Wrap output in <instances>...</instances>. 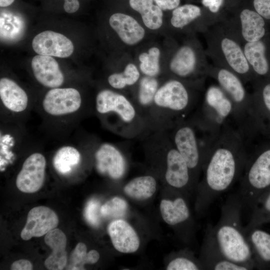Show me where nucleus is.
Returning a JSON list of instances; mask_svg holds the SVG:
<instances>
[{"instance_id": "f03ea898", "label": "nucleus", "mask_w": 270, "mask_h": 270, "mask_svg": "<svg viewBox=\"0 0 270 270\" xmlns=\"http://www.w3.org/2000/svg\"><path fill=\"white\" fill-rule=\"evenodd\" d=\"M203 84L172 77L160 84L154 98L150 132L168 130L188 118L202 98Z\"/></svg>"}, {"instance_id": "39448f33", "label": "nucleus", "mask_w": 270, "mask_h": 270, "mask_svg": "<svg viewBox=\"0 0 270 270\" xmlns=\"http://www.w3.org/2000/svg\"><path fill=\"white\" fill-rule=\"evenodd\" d=\"M94 108L104 124L122 137L142 138L148 134L132 100L122 92L108 88L100 90Z\"/></svg>"}, {"instance_id": "f8f14e48", "label": "nucleus", "mask_w": 270, "mask_h": 270, "mask_svg": "<svg viewBox=\"0 0 270 270\" xmlns=\"http://www.w3.org/2000/svg\"><path fill=\"white\" fill-rule=\"evenodd\" d=\"M82 100L78 90L72 88H50L42 102L43 111L54 118L72 115L82 108Z\"/></svg>"}, {"instance_id": "72a5a7b5", "label": "nucleus", "mask_w": 270, "mask_h": 270, "mask_svg": "<svg viewBox=\"0 0 270 270\" xmlns=\"http://www.w3.org/2000/svg\"><path fill=\"white\" fill-rule=\"evenodd\" d=\"M160 54V49L153 46L139 56L140 71L144 76L157 78L159 75Z\"/></svg>"}, {"instance_id": "dca6fc26", "label": "nucleus", "mask_w": 270, "mask_h": 270, "mask_svg": "<svg viewBox=\"0 0 270 270\" xmlns=\"http://www.w3.org/2000/svg\"><path fill=\"white\" fill-rule=\"evenodd\" d=\"M58 218L56 212L44 206L33 208L28 213L26 222L20 233L21 238L28 240L40 237L56 228Z\"/></svg>"}, {"instance_id": "7c9ffc66", "label": "nucleus", "mask_w": 270, "mask_h": 270, "mask_svg": "<svg viewBox=\"0 0 270 270\" xmlns=\"http://www.w3.org/2000/svg\"><path fill=\"white\" fill-rule=\"evenodd\" d=\"M100 256V254L97 250H92L88 252L86 245L84 243L79 242L71 254L66 270H86L84 266L86 264L97 262Z\"/></svg>"}, {"instance_id": "9b49d317", "label": "nucleus", "mask_w": 270, "mask_h": 270, "mask_svg": "<svg viewBox=\"0 0 270 270\" xmlns=\"http://www.w3.org/2000/svg\"><path fill=\"white\" fill-rule=\"evenodd\" d=\"M208 64L200 63L199 56L190 45L180 47L169 64L172 78L190 82H204Z\"/></svg>"}, {"instance_id": "c03bdc74", "label": "nucleus", "mask_w": 270, "mask_h": 270, "mask_svg": "<svg viewBox=\"0 0 270 270\" xmlns=\"http://www.w3.org/2000/svg\"><path fill=\"white\" fill-rule=\"evenodd\" d=\"M14 0H0V7H6L12 4Z\"/></svg>"}, {"instance_id": "79ce46f5", "label": "nucleus", "mask_w": 270, "mask_h": 270, "mask_svg": "<svg viewBox=\"0 0 270 270\" xmlns=\"http://www.w3.org/2000/svg\"><path fill=\"white\" fill-rule=\"evenodd\" d=\"M224 0H202L203 5L208 8L212 13H216L223 3Z\"/></svg>"}, {"instance_id": "ddd939ff", "label": "nucleus", "mask_w": 270, "mask_h": 270, "mask_svg": "<svg viewBox=\"0 0 270 270\" xmlns=\"http://www.w3.org/2000/svg\"><path fill=\"white\" fill-rule=\"evenodd\" d=\"M98 172L112 180L122 178L126 170V161L123 152L117 146L104 142L96 146L94 152Z\"/></svg>"}, {"instance_id": "a19ab883", "label": "nucleus", "mask_w": 270, "mask_h": 270, "mask_svg": "<svg viewBox=\"0 0 270 270\" xmlns=\"http://www.w3.org/2000/svg\"><path fill=\"white\" fill-rule=\"evenodd\" d=\"M33 266L30 261L21 259L14 262L10 267L12 270H31Z\"/></svg>"}, {"instance_id": "4c0bfd02", "label": "nucleus", "mask_w": 270, "mask_h": 270, "mask_svg": "<svg viewBox=\"0 0 270 270\" xmlns=\"http://www.w3.org/2000/svg\"><path fill=\"white\" fill-rule=\"evenodd\" d=\"M256 11L264 18L270 20V0H254Z\"/></svg>"}, {"instance_id": "58836bf2", "label": "nucleus", "mask_w": 270, "mask_h": 270, "mask_svg": "<svg viewBox=\"0 0 270 270\" xmlns=\"http://www.w3.org/2000/svg\"><path fill=\"white\" fill-rule=\"evenodd\" d=\"M260 98L263 108L270 114V83L263 86L260 93Z\"/></svg>"}, {"instance_id": "4468645a", "label": "nucleus", "mask_w": 270, "mask_h": 270, "mask_svg": "<svg viewBox=\"0 0 270 270\" xmlns=\"http://www.w3.org/2000/svg\"><path fill=\"white\" fill-rule=\"evenodd\" d=\"M46 160L40 152L30 154L24 161L16 178L17 188L24 193H34L42 186L46 176Z\"/></svg>"}, {"instance_id": "c9c22d12", "label": "nucleus", "mask_w": 270, "mask_h": 270, "mask_svg": "<svg viewBox=\"0 0 270 270\" xmlns=\"http://www.w3.org/2000/svg\"><path fill=\"white\" fill-rule=\"evenodd\" d=\"M127 208V203L124 200L114 197L100 207V214L106 218H118L126 213Z\"/></svg>"}, {"instance_id": "c85d7f7f", "label": "nucleus", "mask_w": 270, "mask_h": 270, "mask_svg": "<svg viewBox=\"0 0 270 270\" xmlns=\"http://www.w3.org/2000/svg\"><path fill=\"white\" fill-rule=\"evenodd\" d=\"M130 7L139 12L144 24L149 29L160 28L163 23V13L154 0H129Z\"/></svg>"}, {"instance_id": "aec40b11", "label": "nucleus", "mask_w": 270, "mask_h": 270, "mask_svg": "<svg viewBox=\"0 0 270 270\" xmlns=\"http://www.w3.org/2000/svg\"><path fill=\"white\" fill-rule=\"evenodd\" d=\"M31 66L36 79L42 86L53 88L63 84L64 75L58 62L51 56L36 55L32 58Z\"/></svg>"}, {"instance_id": "423d86ee", "label": "nucleus", "mask_w": 270, "mask_h": 270, "mask_svg": "<svg viewBox=\"0 0 270 270\" xmlns=\"http://www.w3.org/2000/svg\"><path fill=\"white\" fill-rule=\"evenodd\" d=\"M168 132L198 186L216 139L196 127L189 118L178 122Z\"/></svg>"}, {"instance_id": "393cba45", "label": "nucleus", "mask_w": 270, "mask_h": 270, "mask_svg": "<svg viewBox=\"0 0 270 270\" xmlns=\"http://www.w3.org/2000/svg\"><path fill=\"white\" fill-rule=\"evenodd\" d=\"M254 266L270 263V234L256 228L246 233Z\"/></svg>"}, {"instance_id": "6e6552de", "label": "nucleus", "mask_w": 270, "mask_h": 270, "mask_svg": "<svg viewBox=\"0 0 270 270\" xmlns=\"http://www.w3.org/2000/svg\"><path fill=\"white\" fill-rule=\"evenodd\" d=\"M270 186V148L248 158L237 194L244 208H252L262 192Z\"/></svg>"}, {"instance_id": "20e7f679", "label": "nucleus", "mask_w": 270, "mask_h": 270, "mask_svg": "<svg viewBox=\"0 0 270 270\" xmlns=\"http://www.w3.org/2000/svg\"><path fill=\"white\" fill-rule=\"evenodd\" d=\"M242 202L237 194L230 196L221 208L220 218L209 225L222 252L230 260L252 268L254 262L241 219Z\"/></svg>"}, {"instance_id": "bb28decb", "label": "nucleus", "mask_w": 270, "mask_h": 270, "mask_svg": "<svg viewBox=\"0 0 270 270\" xmlns=\"http://www.w3.org/2000/svg\"><path fill=\"white\" fill-rule=\"evenodd\" d=\"M157 181L152 175L136 177L128 182L124 186V194L136 200H144L151 198L156 192Z\"/></svg>"}, {"instance_id": "cd10ccee", "label": "nucleus", "mask_w": 270, "mask_h": 270, "mask_svg": "<svg viewBox=\"0 0 270 270\" xmlns=\"http://www.w3.org/2000/svg\"><path fill=\"white\" fill-rule=\"evenodd\" d=\"M81 160L82 154L78 148L66 145L59 148L54 153L52 164L58 172L68 175L79 165Z\"/></svg>"}, {"instance_id": "4be33fe9", "label": "nucleus", "mask_w": 270, "mask_h": 270, "mask_svg": "<svg viewBox=\"0 0 270 270\" xmlns=\"http://www.w3.org/2000/svg\"><path fill=\"white\" fill-rule=\"evenodd\" d=\"M0 98L3 106L14 114L24 112L28 106L26 92L16 82L8 78L0 80Z\"/></svg>"}, {"instance_id": "f704fd0d", "label": "nucleus", "mask_w": 270, "mask_h": 270, "mask_svg": "<svg viewBox=\"0 0 270 270\" xmlns=\"http://www.w3.org/2000/svg\"><path fill=\"white\" fill-rule=\"evenodd\" d=\"M167 270H204L200 260L188 251L181 252L174 255L166 266Z\"/></svg>"}, {"instance_id": "f3484780", "label": "nucleus", "mask_w": 270, "mask_h": 270, "mask_svg": "<svg viewBox=\"0 0 270 270\" xmlns=\"http://www.w3.org/2000/svg\"><path fill=\"white\" fill-rule=\"evenodd\" d=\"M32 46L38 54L67 58L73 52L72 41L64 35L52 30L42 32L34 38Z\"/></svg>"}, {"instance_id": "6ab92c4d", "label": "nucleus", "mask_w": 270, "mask_h": 270, "mask_svg": "<svg viewBox=\"0 0 270 270\" xmlns=\"http://www.w3.org/2000/svg\"><path fill=\"white\" fill-rule=\"evenodd\" d=\"M134 96L130 98L150 132L151 113L154 96L160 84L157 78L143 76L138 82Z\"/></svg>"}, {"instance_id": "5701e85b", "label": "nucleus", "mask_w": 270, "mask_h": 270, "mask_svg": "<svg viewBox=\"0 0 270 270\" xmlns=\"http://www.w3.org/2000/svg\"><path fill=\"white\" fill-rule=\"evenodd\" d=\"M44 242L52 250V254L44 261L46 268L49 270H63L67 264L65 234L60 230L56 228L46 234Z\"/></svg>"}, {"instance_id": "0eeeda50", "label": "nucleus", "mask_w": 270, "mask_h": 270, "mask_svg": "<svg viewBox=\"0 0 270 270\" xmlns=\"http://www.w3.org/2000/svg\"><path fill=\"white\" fill-rule=\"evenodd\" d=\"M232 114L230 98L218 85L212 84L188 118L198 128L216 138L226 126H234Z\"/></svg>"}, {"instance_id": "1a4fd4ad", "label": "nucleus", "mask_w": 270, "mask_h": 270, "mask_svg": "<svg viewBox=\"0 0 270 270\" xmlns=\"http://www.w3.org/2000/svg\"><path fill=\"white\" fill-rule=\"evenodd\" d=\"M172 190V196L160 201V212L164 222L174 227L180 237L188 242L193 237L194 224L188 197L180 191Z\"/></svg>"}, {"instance_id": "412c9836", "label": "nucleus", "mask_w": 270, "mask_h": 270, "mask_svg": "<svg viewBox=\"0 0 270 270\" xmlns=\"http://www.w3.org/2000/svg\"><path fill=\"white\" fill-rule=\"evenodd\" d=\"M111 28L120 39L129 46L136 44L143 40L145 30L132 16L122 13H115L109 19Z\"/></svg>"}, {"instance_id": "a878e982", "label": "nucleus", "mask_w": 270, "mask_h": 270, "mask_svg": "<svg viewBox=\"0 0 270 270\" xmlns=\"http://www.w3.org/2000/svg\"><path fill=\"white\" fill-rule=\"evenodd\" d=\"M243 50L248 62L253 72L265 76L268 72L270 66L266 56V46L260 40L254 42H246Z\"/></svg>"}, {"instance_id": "7ed1b4c3", "label": "nucleus", "mask_w": 270, "mask_h": 270, "mask_svg": "<svg viewBox=\"0 0 270 270\" xmlns=\"http://www.w3.org/2000/svg\"><path fill=\"white\" fill-rule=\"evenodd\" d=\"M146 158L156 164L162 177L170 188L187 197L196 192L197 184L184 158L174 145L168 130L155 131L143 138Z\"/></svg>"}, {"instance_id": "f257e3e1", "label": "nucleus", "mask_w": 270, "mask_h": 270, "mask_svg": "<svg viewBox=\"0 0 270 270\" xmlns=\"http://www.w3.org/2000/svg\"><path fill=\"white\" fill-rule=\"evenodd\" d=\"M248 145L233 126L214 141L196 190V210L205 213L221 194L240 180L248 158Z\"/></svg>"}, {"instance_id": "37998d69", "label": "nucleus", "mask_w": 270, "mask_h": 270, "mask_svg": "<svg viewBox=\"0 0 270 270\" xmlns=\"http://www.w3.org/2000/svg\"><path fill=\"white\" fill-rule=\"evenodd\" d=\"M80 8L78 0H64V8L68 13H74L76 12Z\"/></svg>"}, {"instance_id": "c756f323", "label": "nucleus", "mask_w": 270, "mask_h": 270, "mask_svg": "<svg viewBox=\"0 0 270 270\" xmlns=\"http://www.w3.org/2000/svg\"><path fill=\"white\" fill-rule=\"evenodd\" d=\"M140 78V72L138 67L132 63H129L122 71L109 75L108 82L114 90H120L134 86Z\"/></svg>"}, {"instance_id": "2eb2a0df", "label": "nucleus", "mask_w": 270, "mask_h": 270, "mask_svg": "<svg viewBox=\"0 0 270 270\" xmlns=\"http://www.w3.org/2000/svg\"><path fill=\"white\" fill-rule=\"evenodd\" d=\"M200 260L204 270H248L251 267L234 262L227 258L219 248L208 226L201 248Z\"/></svg>"}, {"instance_id": "e433bc0d", "label": "nucleus", "mask_w": 270, "mask_h": 270, "mask_svg": "<svg viewBox=\"0 0 270 270\" xmlns=\"http://www.w3.org/2000/svg\"><path fill=\"white\" fill-rule=\"evenodd\" d=\"M100 203L96 200H92L87 203L84 210V216L86 220L92 225L96 226L98 224V212H100Z\"/></svg>"}, {"instance_id": "a211bd4d", "label": "nucleus", "mask_w": 270, "mask_h": 270, "mask_svg": "<svg viewBox=\"0 0 270 270\" xmlns=\"http://www.w3.org/2000/svg\"><path fill=\"white\" fill-rule=\"evenodd\" d=\"M108 232L114 248L124 254L136 252L140 248V238L131 225L124 220H112L108 226Z\"/></svg>"}, {"instance_id": "ea45409f", "label": "nucleus", "mask_w": 270, "mask_h": 270, "mask_svg": "<svg viewBox=\"0 0 270 270\" xmlns=\"http://www.w3.org/2000/svg\"><path fill=\"white\" fill-rule=\"evenodd\" d=\"M162 10H171L178 7L180 0H154Z\"/></svg>"}, {"instance_id": "2f4dec72", "label": "nucleus", "mask_w": 270, "mask_h": 270, "mask_svg": "<svg viewBox=\"0 0 270 270\" xmlns=\"http://www.w3.org/2000/svg\"><path fill=\"white\" fill-rule=\"evenodd\" d=\"M201 16V10L197 6L186 4L174 10L170 19L172 25L176 28H182Z\"/></svg>"}, {"instance_id": "9d476101", "label": "nucleus", "mask_w": 270, "mask_h": 270, "mask_svg": "<svg viewBox=\"0 0 270 270\" xmlns=\"http://www.w3.org/2000/svg\"><path fill=\"white\" fill-rule=\"evenodd\" d=\"M214 49L216 51L217 66L227 68L237 75L245 84L252 78L253 72L244 54L243 48L232 36L223 32L216 37Z\"/></svg>"}, {"instance_id": "473e14b6", "label": "nucleus", "mask_w": 270, "mask_h": 270, "mask_svg": "<svg viewBox=\"0 0 270 270\" xmlns=\"http://www.w3.org/2000/svg\"><path fill=\"white\" fill-rule=\"evenodd\" d=\"M252 206L251 218L244 226L246 233L270 218V190L264 198L258 197Z\"/></svg>"}, {"instance_id": "b1692460", "label": "nucleus", "mask_w": 270, "mask_h": 270, "mask_svg": "<svg viewBox=\"0 0 270 270\" xmlns=\"http://www.w3.org/2000/svg\"><path fill=\"white\" fill-rule=\"evenodd\" d=\"M239 18L240 34L244 42H256L264 36V20L256 11L244 9Z\"/></svg>"}]
</instances>
